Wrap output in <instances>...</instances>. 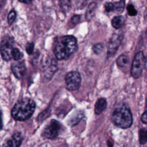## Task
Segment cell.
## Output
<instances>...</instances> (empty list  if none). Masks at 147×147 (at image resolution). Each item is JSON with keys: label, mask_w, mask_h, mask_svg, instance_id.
I'll return each instance as SVG.
<instances>
[{"label": "cell", "mask_w": 147, "mask_h": 147, "mask_svg": "<svg viewBox=\"0 0 147 147\" xmlns=\"http://www.w3.org/2000/svg\"><path fill=\"white\" fill-rule=\"evenodd\" d=\"M22 141V137L20 133L17 132L7 138L3 144L2 147H20Z\"/></svg>", "instance_id": "cell-10"}, {"label": "cell", "mask_w": 147, "mask_h": 147, "mask_svg": "<svg viewBox=\"0 0 147 147\" xmlns=\"http://www.w3.org/2000/svg\"><path fill=\"white\" fill-rule=\"evenodd\" d=\"M20 2L25 3H30L32 2V1H19Z\"/></svg>", "instance_id": "cell-30"}, {"label": "cell", "mask_w": 147, "mask_h": 147, "mask_svg": "<svg viewBox=\"0 0 147 147\" xmlns=\"http://www.w3.org/2000/svg\"><path fill=\"white\" fill-rule=\"evenodd\" d=\"M61 126V123L59 121L52 119L43 129L42 136L46 138L54 139L60 133Z\"/></svg>", "instance_id": "cell-5"}, {"label": "cell", "mask_w": 147, "mask_h": 147, "mask_svg": "<svg viewBox=\"0 0 147 147\" xmlns=\"http://www.w3.org/2000/svg\"><path fill=\"white\" fill-rule=\"evenodd\" d=\"M147 134H146V130L145 128L141 129L139 131V140L140 142L144 145L146 142Z\"/></svg>", "instance_id": "cell-18"}, {"label": "cell", "mask_w": 147, "mask_h": 147, "mask_svg": "<svg viewBox=\"0 0 147 147\" xmlns=\"http://www.w3.org/2000/svg\"><path fill=\"white\" fill-rule=\"evenodd\" d=\"M141 119V121L143 123H146V111H145L144 113L142 114Z\"/></svg>", "instance_id": "cell-28"}, {"label": "cell", "mask_w": 147, "mask_h": 147, "mask_svg": "<svg viewBox=\"0 0 147 147\" xmlns=\"http://www.w3.org/2000/svg\"><path fill=\"white\" fill-rule=\"evenodd\" d=\"M14 48V40L12 38L5 37L2 40L0 45V52L3 60L9 61L12 59L11 53Z\"/></svg>", "instance_id": "cell-6"}, {"label": "cell", "mask_w": 147, "mask_h": 147, "mask_svg": "<svg viewBox=\"0 0 147 147\" xmlns=\"http://www.w3.org/2000/svg\"><path fill=\"white\" fill-rule=\"evenodd\" d=\"M11 69L14 76L18 79L22 78L26 72L25 65L22 61L13 63L11 65Z\"/></svg>", "instance_id": "cell-11"}, {"label": "cell", "mask_w": 147, "mask_h": 147, "mask_svg": "<svg viewBox=\"0 0 147 147\" xmlns=\"http://www.w3.org/2000/svg\"><path fill=\"white\" fill-rule=\"evenodd\" d=\"M77 49V40L73 36H64L56 41L53 53L58 60L67 59Z\"/></svg>", "instance_id": "cell-1"}, {"label": "cell", "mask_w": 147, "mask_h": 147, "mask_svg": "<svg viewBox=\"0 0 147 147\" xmlns=\"http://www.w3.org/2000/svg\"><path fill=\"white\" fill-rule=\"evenodd\" d=\"M3 127V123H2V113L0 110V130H2Z\"/></svg>", "instance_id": "cell-29"}, {"label": "cell", "mask_w": 147, "mask_h": 147, "mask_svg": "<svg viewBox=\"0 0 147 147\" xmlns=\"http://www.w3.org/2000/svg\"><path fill=\"white\" fill-rule=\"evenodd\" d=\"M114 124L122 129L129 127L133 122L132 114L129 108L125 105H119L114 109L112 114Z\"/></svg>", "instance_id": "cell-3"}, {"label": "cell", "mask_w": 147, "mask_h": 147, "mask_svg": "<svg viewBox=\"0 0 147 147\" xmlns=\"http://www.w3.org/2000/svg\"><path fill=\"white\" fill-rule=\"evenodd\" d=\"M116 63L119 67L121 68H126L129 64V57L127 55H121L117 59Z\"/></svg>", "instance_id": "cell-14"}, {"label": "cell", "mask_w": 147, "mask_h": 147, "mask_svg": "<svg viewBox=\"0 0 147 147\" xmlns=\"http://www.w3.org/2000/svg\"><path fill=\"white\" fill-rule=\"evenodd\" d=\"M127 13L130 16H135L137 14V11L132 4H129L127 6Z\"/></svg>", "instance_id": "cell-22"}, {"label": "cell", "mask_w": 147, "mask_h": 147, "mask_svg": "<svg viewBox=\"0 0 147 147\" xmlns=\"http://www.w3.org/2000/svg\"><path fill=\"white\" fill-rule=\"evenodd\" d=\"M146 65V58L142 52H139L135 55L130 69L132 77L135 79L140 78Z\"/></svg>", "instance_id": "cell-4"}, {"label": "cell", "mask_w": 147, "mask_h": 147, "mask_svg": "<svg viewBox=\"0 0 147 147\" xmlns=\"http://www.w3.org/2000/svg\"><path fill=\"white\" fill-rule=\"evenodd\" d=\"M125 21V18L122 16H117L113 17L111 20V25L115 29H119L123 25Z\"/></svg>", "instance_id": "cell-15"}, {"label": "cell", "mask_w": 147, "mask_h": 147, "mask_svg": "<svg viewBox=\"0 0 147 147\" xmlns=\"http://www.w3.org/2000/svg\"><path fill=\"white\" fill-rule=\"evenodd\" d=\"M57 61L54 59L46 60L42 67V73L43 79H45V80H49L51 79L52 76L53 75L54 73L57 69Z\"/></svg>", "instance_id": "cell-9"}, {"label": "cell", "mask_w": 147, "mask_h": 147, "mask_svg": "<svg viewBox=\"0 0 147 147\" xmlns=\"http://www.w3.org/2000/svg\"><path fill=\"white\" fill-rule=\"evenodd\" d=\"M11 56L12 58L15 60H19L23 57V53L18 48H14L12 51Z\"/></svg>", "instance_id": "cell-19"}, {"label": "cell", "mask_w": 147, "mask_h": 147, "mask_svg": "<svg viewBox=\"0 0 147 147\" xmlns=\"http://www.w3.org/2000/svg\"><path fill=\"white\" fill-rule=\"evenodd\" d=\"M81 76L77 71H71L67 73L65 80L67 88L70 91L78 90L81 84Z\"/></svg>", "instance_id": "cell-7"}, {"label": "cell", "mask_w": 147, "mask_h": 147, "mask_svg": "<svg viewBox=\"0 0 147 147\" xmlns=\"http://www.w3.org/2000/svg\"><path fill=\"white\" fill-rule=\"evenodd\" d=\"M16 17V11L14 10H11L10 11V13H9L8 17H7L8 22H9V24L10 25L13 22V21L15 20Z\"/></svg>", "instance_id": "cell-23"}, {"label": "cell", "mask_w": 147, "mask_h": 147, "mask_svg": "<svg viewBox=\"0 0 147 147\" xmlns=\"http://www.w3.org/2000/svg\"><path fill=\"white\" fill-rule=\"evenodd\" d=\"M84 117V113L82 110H77L74 112L68 119V124L71 126L76 125Z\"/></svg>", "instance_id": "cell-12"}, {"label": "cell", "mask_w": 147, "mask_h": 147, "mask_svg": "<svg viewBox=\"0 0 147 147\" xmlns=\"http://www.w3.org/2000/svg\"><path fill=\"white\" fill-rule=\"evenodd\" d=\"M36 109V103L33 100L28 98L19 100L11 110L13 118L20 121L28 119L33 115Z\"/></svg>", "instance_id": "cell-2"}, {"label": "cell", "mask_w": 147, "mask_h": 147, "mask_svg": "<svg viewBox=\"0 0 147 147\" xmlns=\"http://www.w3.org/2000/svg\"><path fill=\"white\" fill-rule=\"evenodd\" d=\"M107 107V101L105 98H99L95 105V113L96 115L101 114Z\"/></svg>", "instance_id": "cell-13"}, {"label": "cell", "mask_w": 147, "mask_h": 147, "mask_svg": "<svg viewBox=\"0 0 147 147\" xmlns=\"http://www.w3.org/2000/svg\"><path fill=\"white\" fill-rule=\"evenodd\" d=\"M87 1H78L77 2V7H78V8H79V9L83 8L87 5Z\"/></svg>", "instance_id": "cell-27"}, {"label": "cell", "mask_w": 147, "mask_h": 147, "mask_svg": "<svg viewBox=\"0 0 147 147\" xmlns=\"http://www.w3.org/2000/svg\"><path fill=\"white\" fill-rule=\"evenodd\" d=\"M33 49H34V44H33V42L28 43V44H27L26 47V52H27L29 55H32V54L33 53Z\"/></svg>", "instance_id": "cell-25"}, {"label": "cell", "mask_w": 147, "mask_h": 147, "mask_svg": "<svg viewBox=\"0 0 147 147\" xmlns=\"http://www.w3.org/2000/svg\"><path fill=\"white\" fill-rule=\"evenodd\" d=\"M80 19H81V16L80 15H74L72 18H71V21L72 22V23L75 24H78L80 21Z\"/></svg>", "instance_id": "cell-26"}, {"label": "cell", "mask_w": 147, "mask_h": 147, "mask_svg": "<svg viewBox=\"0 0 147 147\" xmlns=\"http://www.w3.org/2000/svg\"><path fill=\"white\" fill-rule=\"evenodd\" d=\"M123 39V34L122 33H114L110 38L107 47L108 57L113 56L117 52Z\"/></svg>", "instance_id": "cell-8"}, {"label": "cell", "mask_w": 147, "mask_h": 147, "mask_svg": "<svg viewBox=\"0 0 147 147\" xmlns=\"http://www.w3.org/2000/svg\"><path fill=\"white\" fill-rule=\"evenodd\" d=\"M60 6L64 11H67L71 8V2L69 1H61Z\"/></svg>", "instance_id": "cell-21"}, {"label": "cell", "mask_w": 147, "mask_h": 147, "mask_svg": "<svg viewBox=\"0 0 147 147\" xmlns=\"http://www.w3.org/2000/svg\"><path fill=\"white\" fill-rule=\"evenodd\" d=\"M105 9L106 11H107V13H110V12H112L114 11V5L113 3L112 2H106L105 5Z\"/></svg>", "instance_id": "cell-24"}, {"label": "cell", "mask_w": 147, "mask_h": 147, "mask_svg": "<svg viewBox=\"0 0 147 147\" xmlns=\"http://www.w3.org/2000/svg\"><path fill=\"white\" fill-rule=\"evenodd\" d=\"M97 5L95 2H91L87 7V10L86 13V18L87 20H91L94 15L95 9Z\"/></svg>", "instance_id": "cell-16"}, {"label": "cell", "mask_w": 147, "mask_h": 147, "mask_svg": "<svg viewBox=\"0 0 147 147\" xmlns=\"http://www.w3.org/2000/svg\"><path fill=\"white\" fill-rule=\"evenodd\" d=\"M125 2L124 1H120L114 2V11H115L117 13H122L125 7Z\"/></svg>", "instance_id": "cell-17"}, {"label": "cell", "mask_w": 147, "mask_h": 147, "mask_svg": "<svg viewBox=\"0 0 147 147\" xmlns=\"http://www.w3.org/2000/svg\"><path fill=\"white\" fill-rule=\"evenodd\" d=\"M105 47H104V44L102 43H98L96 44V45H95L93 48H92V50L94 51V52L96 54V55H100L101 53L103 52V50H104Z\"/></svg>", "instance_id": "cell-20"}]
</instances>
